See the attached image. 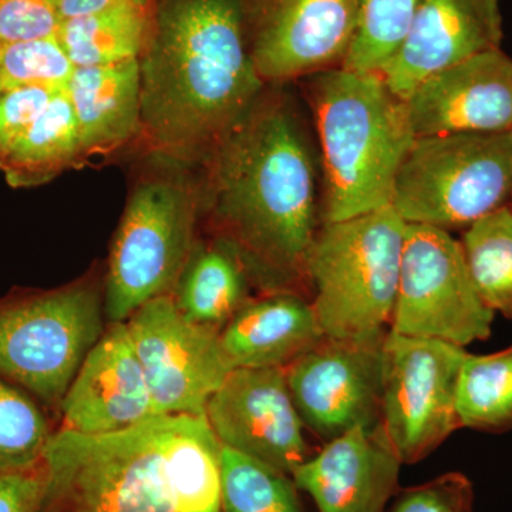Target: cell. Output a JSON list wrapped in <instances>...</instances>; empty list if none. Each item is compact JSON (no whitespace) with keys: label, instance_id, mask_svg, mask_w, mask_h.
I'll use <instances>...</instances> for the list:
<instances>
[{"label":"cell","instance_id":"30","mask_svg":"<svg viewBox=\"0 0 512 512\" xmlns=\"http://www.w3.org/2000/svg\"><path fill=\"white\" fill-rule=\"evenodd\" d=\"M387 512H474L473 483L451 471L427 483L399 488Z\"/></svg>","mask_w":512,"mask_h":512},{"label":"cell","instance_id":"8","mask_svg":"<svg viewBox=\"0 0 512 512\" xmlns=\"http://www.w3.org/2000/svg\"><path fill=\"white\" fill-rule=\"evenodd\" d=\"M512 200V131L416 137L394 184L406 224L468 228Z\"/></svg>","mask_w":512,"mask_h":512},{"label":"cell","instance_id":"13","mask_svg":"<svg viewBox=\"0 0 512 512\" xmlns=\"http://www.w3.org/2000/svg\"><path fill=\"white\" fill-rule=\"evenodd\" d=\"M249 53L265 84L296 83L343 67L356 0H242Z\"/></svg>","mask_w":512,"mask_h":512},{"label":"cell","instance_id":"4","mask_svg":"<svg viewBox=\"0 0 512 512\" xmlns=\"http://www.w3.org/2000/svg\"><path fill=\"white\" fill-rule=\"evenodd\" d=\"M311 111L322 168V224L392 207L414 136L406 101L380 73L326 70L296 82Z\"/></svg>","mask_w":512,"mask_h":512},{"label":"cell","instance_id":"21","mask_svg":"<svg viewBox=\"0 0 512 512\" xmlns=\"http://www.w3.org/2000/svg\"><path fill=\"white\" fill-rule=\"evenodd\" d=\"M254 289L244 265L215 239H198L171 298L184 318L221 333Z\"/></svg>","mask_w":512,"mask_h":512},{"label":"cell","instance_id":"25","mask_svg":"<svg viewBox=\"0 0 512 512\" xmlns=\"http://www.w3.org/2000/svg\"><path fill=\"white\" fill-rule=\"evenodd\" d=\"M478 295L493 312L512 320V207L485 215L460 239Z\"/></svg>","mask_w":512,"mask_h":512},{"label":"cell","instance_id":"16","mask_svg":"<svg viewBox=\"0 0 512 512\" xmlns=\"http://www.w3.org/2000/svg\"><path fill=\"white\" fill-rule=\"evenodd\" d=\"M60 414V429L90 436L117 433L157 416L126 322L109 323L87 353Z\"/></svg>","mask_w":512,"mask_h":512},{"label":"cell","instance_id":"10","mask_svg":"<svg viewBox=\"0 0 512 512\" xmlns=\"http://www.w3.org/2000/svg\"><path fill=\"white\" fill-rule=\"evenodd\" d=\"M466 356L453 343L387 332L380 424L402 464L419 463L461 429L457 394Z\"/></svg>","mask_w":512,"mask_h":512},{"label":"cell","instance_id":"24","mask_svg":"<svg viewBox=\"0 0 512 512\" xmlns=\"http://www.w3.org/2000/svg\"><path fill=\"white\" fill-rule=\"evenodd\" d=\"M457 414L461 429L512 430V345L490 355L467 353L458 380Z\"/></svg>","mask_w":512,"mask_h":512},{"label":"cell","instance_id":"26","mask_svg":"<svg viewBox=\"0 0 512 512\" xmlns=\"http://www.w3.org/2000/svg\"><path fill=\"white\" fill-rule=\"evenodd\" d=\"M221 512H303L291 476L221 446Z\"/></svg>","mask_w":512,"mask_h":512},{"label":"cell","instance_id":"18","mask_svg":"<svg viewBox=\"0 0 512 512\" xmlns=\"http://www.w3.org/2000/svg\"><path fill=\"white\" fill-rule=\"evenodd\" d=\"M402 466L379 424L323 444L292 478L318 512H387Z\"/></svg>","mask_w":512,"mask_h":512},{"label":"cell","instance_id":"31","mask_svg":"<svg viewBox=\"0 0 512 512\" xmlns=\"http://www.w3.org/2000/svg\"><path fill=\"white\" fill-rule=\"evenodd\" d=\"M60 0H0V49L57 35Z\"/></svg>","mask_w":512,"mask_h":512},{"label":"cell","instance_id":"5","mask_svg":"<svg viewBox=\"0 0 512 512\" xmlns=\"http://www.w3.org/2000/svg\"><path fill=\"white\" fill-rule=\"evenodd\" d=\"M143 158L107 262L109 323L126 322L144 303L171 295L200 239V168L158 154Z\"/></svg>","mask_w":512,"mask_h":512},{"label":"cell","instance_id":"2","mask_svg":"<svg viewBox=\"0 0 512 512\" xmlns=\"http://www.w3.org/2000/svg\"><path fill=\"white\" fill-rule=\"evenodd\" d=\"M140 74L141 153L197 168L266 86L242 0H154Z\"/></svg>","mask_w":512,"mask_h":512},{"label":"cell","instance_id":"35","mask_svg":"<svg viewBox=\"0 0 512 512\" xmlns=\"http://www.w3.org/2000/svg\"><path fill=\"white\" fill-rule=\"evenodd\" d=\"M510 205H511V207H512V200H511V204H510Z\"/></svg>","mask_w":512,"mask_h":512},{"label":"cell","instance_id":"6","mask_svg":"<svg viewBox=\"0 0 512 512\" xmlns=\"http://www.w3.org/2000/svg\"><path fill=\"white\" fill-rule=\"evenodd\" d=\"M406 225L393 207L320 225L308 278L325 336L369 339L390 328Z\"/></svg>","mask_w":512,"mask_h":512},{"label":"cell","instance_id":"15","mask_svg":"<svg viewBox=\"0 0 512 512\" xmlns=\"http://www.w3.org/2000/svg\"><path fill=\"white\" fill-rule=\"evenodd\" d=\"M406 101L416 137L512 131V59L490 50L431 74Z\"/></svg>","mask_w":512,"mask_h":512},{"label":"cell","instance_id":"17","mask_svg":"<svg viewBox=\"0 0 512 512\" xmlns=\"http://www.w3.org/2000/svg\"><path fill=\"white\" fill-rule=\"evenodd\" d=\"M503 23L500 0H420L406 39L382 76L404 100L431 74L503 49Z\"/></svg>","mask_w":512,"mask_h":512},{"label":"cell","instance_id":"3","mask_svg":"<svg viewBox=\"0 0 512 512\" xmlns=\"http://www.w3.org/2000/svg\"><path fill=\"white\" fill-rule=\"evenodd\" d=\"M40 512H221V444L205 416H156L109 434L59 429Z\"/></svg>","mask_w":512,"mask_h":512},{"label":"cell","instance_id":"28","mask_svg":"<svg viewBox=\"0 0 512 512\" xmlns=\"http://www.w3.org/2000/svg\"><path fill=\"white\" fill-rule=\"evenodd\" d=\"M53 433L30 394L0 379V473L42 463Z\"/></svg>","mask_w":512,"mask_h":512},{"label":"cell","instance_id":"34","mask_svg":"<svg viewBox=\"0 0 512 512\" xmlns=\"http://www.w3.org/2000/svg\"><path fill=\"white\" fill-rule=\"evenodd\" d=\"M124 2L151 3L153 0H60V18L66 20L90 15Z\"/></svg>","mask_w":512,"mask_h":512},{"label":"cell","instance_id":"12","mask_svg":"<svg viewBox=\"0 0 512 512\" xmlns=\"http://www.w3.org/2000/svg\"><path fill=\"white\" fill-rule=\"evenodd\" d=\"M387 332L369 339L325 336L286 367L289 392L305 429L323 444L359 427L379 426Z\"/></svg>","mask_w":512,"mask_h":512},{"label":"cell","instance_id":"29","mask_svg":"<svg viewBox=\"0 0 512 512\" xmlns=\"http://www.w3.org/2000/svg\"><path fill=\"white\" fill-rule=\"evenodd\" d=\"M59 37L13 43L0 49V92L13 87H66L74 72Z\"/></svg>","mask_w":512,"mask_h":512},{"label":"cell","instance_id":"7","mask_svg":"<svg viewBox=\"0 0 512 512\" xmlns=\"http://www.w3.org/2000/svg\"><path fill=\"white\" fill-rule=\"evenodd\" d=\"M104 296L86 278L0 301V379L60 413L87 353L104 333Z\"/></svg>","mask_w":512,"mask_h":512},{"label":"cell","instance_id":"22","mask_svg":"<svg viewBox=\"0 0 512 512\" xmlns=\"http://www.w3.org/2000/svg\"><path fill=\"white\" fill-rule=\"evenodd\" d=\"M83 167L79 130L64 89L19 138L0 171L13 188L37 187Z\"/></svg>","mask_w":512,"mask_h":512},{"label":"cell","instance_id":"19","mask_svg":"<svg viewBox=\"0 0 512 512\" xmlns=\"http://www.w3.org/2000/svg\"><path fill=\"white\" fill-rule=\"evenodd\" d=\"M325 338L308 296L259 293L221 330L222 350L234 369H286Z\"/></svg>","mask_w":512,"mask_h":512},{"label":"cell","instance_id":"32","mask_svg":"<svg viewBox=\"0 0 512 512\" xmlns=\"http://www.w3.org/2000/svg\"><path fill=\"white\" fill-rule=\"evenodd\" d=\"M62 87L23 86L0 92V164Z\"/></svg>","mask_w":512,"mask_h":512},{"label":"cell","instance_id":"1","mask_svg":"<svg viewBox=\"0 0 512 512\" xmlns=\"http://www.w3.org/2000/svg\"><path fill=\"white\" fill-rule=\"evenodd\" d=\"M202 228L238 256L259 293L311 299L308 264L322 225V168L296 83L266 84L200 167Z\"/></svg>","mask_w":512,"mask_h":512},{"label":"cell","instance_id":"33","mask_svg":"<svg viewBox=\"0 0 512 512\" xmlns=\"http://www.w3.org/2000/svg\"><path fill=\"white\" fill-rule=\"evenodd\" d=\"M47 483L46 460L23 470L0 473V512H40Z\"/></svg>","mask_w":512,"mask_h":512},{"label":"cell","instance_id":"14","mask_svg":"<svg viewBox=\"0 0 512 512\" xmlns=\"http://www.w3.org/2000/svg\"><path fill=\"white\" fill-rule=\"evenodd\" d=\"M205 417L222 447L291 476L313 451L285 369H234L208 400Z\"/></svg>","mask_w":512,"mask_h":512},{"label":"cell","instance_id":"20","mask_svg":"<svg viewBox=\"0 0 512 512\" xmlns=\"http://www.w3.org/2000/svg\"><path fill=\"white\" fill-rule=\"evenodd\" d=\"M79 130L83 165L106 158L141 136L140 59L76 67L64 87Z\"/></svg>","mask_w":512,"mask_h":512},{"label":"cell","instance_id":"11","mask_svg":"<svg viewBox=\"0 0 512 512\" xmlns=\"http://www.w3.org/2000/svg\"><path fill=\"white\" fill-rule=\"evenodd\" d=\"M126 323L157 416H205L232 370L220 333L184 318L171 295L144 303Z\"/></svg>","mask_w":512,"mask_h":512},{"label":"cell","instance_id":"9","mask_svg":"<svg viewBox=\"0 0 512 512\" xmlns=\"http://www.w3.org/2000/svg\"><path fill=\"white\" fill-rule=\"evenodd\" d=\"M494 316L478 295L460 241L444 229L407 224L389 330L466 348L490 338Z\"/></svg>","mask_w":512,"mask_h":512},{"label":"cell","instance_id":"23","mask_svg":"<svg viewBox=\"0 0 512 512\" xmlns=\"http://www.w3.org/2000/svg\"><path fill=\"white\" fill-rule=\"evenodd\" d=\"M154 0L124 2L113 8L62 20L57 37L74 67L140 59L150 33Z\"/></svg>","mask_w":512,"mask_h":512},{"label":"cell","instance_id":"27","mask_svg":"<svg viewBox=\"0 0 512 512\" xmlns=\"http://www.w3.org/2000/svg\"><path fill=\"white\" fill-rule=\"evenodd\" d=\"M355 39L343 67L356 72H384L399 52L420 0H356Z\"/></svg>","mask_w":512,"mask_h":512}]
</instances>
